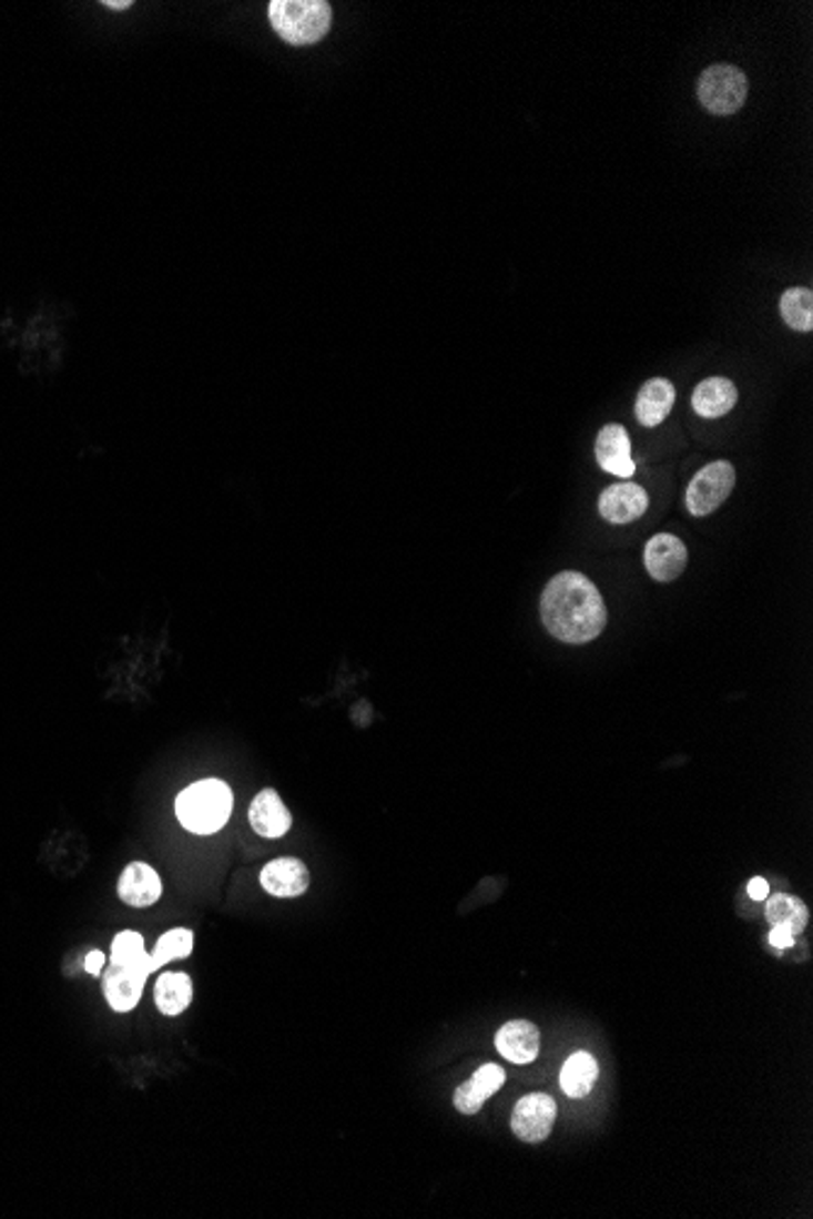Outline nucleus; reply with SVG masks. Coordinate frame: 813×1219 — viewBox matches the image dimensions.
I'll return each mask as SVG.
<instances>
[{"instance_id":"nucleus-1","label":"nucleus","mask_w":813,"mask_h":1219,"mask_svg":"<svg viewBox=\"0 0 813 1219\" xmlns=\"http://www.w3.org/2000/svg\"><path fill=\"white\" fill-rule=\"evenodd\" d=\"M541 619L553 638L582 646L604 631L607 609L590 577L568 570L548 582L541 597Z\"/></svg>"},{"instance_id":"nucleus-2","label":"nucleus","mask_w":813,"mask_h":1219,"mask_svg":"<svg viewBox=\"0 0 813 1219\" xmlns=\"http://www.w3.org/2000/svg\"><path fill=\"white\" fill-rule=\"evenodd\" d=\"M232 789L220 779H203L183 789L176 799V815L183 827L197 835L217 833L232 815Z\"/></svg>"},{"instance_id":"nucleus-20","label":"nucleus","mask_w":813,"mask_h":1219,"mask_svg":"<svg viewBox=\"0 0 813 1219\" xmlns=\"http://www.w3.org/2000/svg\"><path fill=\"white\" fill-rule=\"evenodd\" d=\"M154 1000H156V1008L169 1015V1017H176L181 1015L187 1005H191L193 1000V982L187 974H164L159 976L156 982V991H154Z\"/></svg>"},{"instance_id":"nucleus-27","label":"nucleus","mask_w":813,"mask_h":1219,"mask_svg":"<svg viewBox=\"0 0 813 1219\" xmlns=\"http://www.w3.org/2000/svg\"><path fill=\"white\" fill-rule=\"evenodd\" d=\"M103 6L110 8V10H128V8H132L130 0H122V3H118V0H105Z\"/></svg>"},{"instance_id":"nucleus-18","label":"nucleus","mask_w":813,"mask_h":1219,"mask_svg":"<svg viewBox=\"0 0 813 1219\" xmlns=\"http://www.w3.org/2000/svg\"><path fill=\"white\" fill-rule=\"evenodd\" d=\"M110 964H120V966H124V969H130V972L140 974L144 978H149L156 972V966L152 962V954L144 949L142 935L132 933V930H124V933L115 935V939H112Z\"/></svg>"},{"instance_id":"nucleus-8","label":"nucleus","mask_w":813,"mask_h":1219,"mask_svg":"<svg viewBox=\"0 0 813 1219\" xmlns=\"http://www.w3.org/2000/svg\"><path fill=\"white\" fill-rule=\"evenodd\" d=\"M594 456H597L599 468H602L609 475H617V477H623V480H629V477L636 473V463L631 458L629 434L621 424H609V426H604L602 431H599L597 446H594Z\"/></svg>"},{"instance_id":"nucleus-14","label":"nucleus","mask_w":813,"mask_h":1219,"mask_svg":"<svg viewBox=\"0 0 813 1219\" xmlns=\"http://www.w3.org/2000/svg\"><path fill=\"white\" fill-rule=\"evenodd\" d=\"M505 1071L497 1064H485L472 1074L470 1080L460 1084L454 1093V1105L463 1115L480 1113L487 1098H492L495 1093L505 1086Z\"/></svg>"},{"instance_id":"nucleus-17","label":"nucleus","mask_w":813,"mask_h":1219,"mask_svg":"<svg viewBox=\"0 0 813 1219\" xmlns=\"http://www.w3.org/2000/svg\"><path fill=\"white\" fill-rule=\"evenodd\" d=\"M674 405V385L665 378L648 380L636 399V417L643 426H658Z\"/></svg>"},{"instance_id":"nucleus-3","label":"nucleus","mask_w":813,"mask_h":1219,"mask_svg":"<svg viewBox=\"0 0 813 1219\" xmlns=\"http://www.w3.org/2000/svg\"><path fill=\"white\" fill-rule=\"evenodd\" d=\"M268 18L281 40L293 47H307L329 32L332 6L324 0H273Z\"/></svg>"},{"instance_id":"nucleus-22","label":"nucleus","mask_w":813,"mask_h":1219,"mask_svg":"<svg viewBox=\"0 0 813 1219\" xmlns=\"http://www.w3.org/2000/svg\"><path fill=\"white\" fill-rule=\"evenodd\" d=\"M780 312L784 322L794 332L813 329V293L809 287H790L780 299Z\"/></svg>"},{"instance_id":"nucleus-26","label":"nucleus","mask_w":813,"mask_h":1219,"mask_svg":"<svg viewBox=\"0 0 813 1219\" xmlns=\"http://www.w3.org/2000/svg\"><path fill=\"white\" fill-rule=\"evenodd\" d=\"M103 969H105V954L100 949H93L89 957H85V972H89L91 976H98V974H103Z\"/></svg>"},{"instance_id":"nucleus-9","label":"nucleus","mask_w":813,"mask_h":1219,"mask_svg":"<svg viewBox=\"0 0 813 1219\" xmlns=\"http://www.w3.org/2000/svg\"><path fill=\"white\" fill-rule=\"evenodd\" d=\"M648 509V495L633 482H619L599 495V514L611 524H629L641 519Z\"/></svg>"},{"instance_id":"nucleus-15","label":"nucleus","mask_w":813,"mask_h":1219,"mask_svg":"<svg viewBox=\"0 0 813 1219\" xmlns=\"http://www.w3.org/2000/svg\"><path fill=\"white\" fill-rule=\"evenodd\" d=\"M146 978L124 969L120 964H110L103 972V993L115 1013H130L142 1000Z\"/></svg>"},{"instance_id":"nucleus-13","label":"nucleus","mask_w":813,"mask_h":1219,"mask_svg":"<svg viewBox=\"0 0 813 1219\" xmlns=\"http://www.w3.org/2000/svg\"><path fill=\"white\" fill-rule=\"evenodd\" d=\"M118 896L132 908H146L161 898V878L156 870L144 862L124 866L118 882Z\"/></svg>"},{"instance_id":"nucleus-7","label":"nucleus","mask_w":813,"mask_h":1219,"mask_svg":"<svg viewBox=\"0 0 813 1219\" xmlns=\"http://www.w3.org/2000/svg\"><path fill=\"white\" fill-rule=\"evenodd\" d=\"M646 570L658 582H672L684 572L687 568V548L678 536L672 534H658L648 540L646 552Z\"/></svg>"},{"instance_id":"nucleus-12","label":"nucleus","mask_w":813,"mask_h":1219,"mask_svg":"<svg viewBox=\"0 0 813 1219\" xmlns=\"http://www.w3.org/2000/svg\"><path fill=\"white\" fill-rule=\"evenodd\" d=\"M248 821L261 837H283L293 825V815L287 811L278 791L264 789L248 806Z\"/></svg>"},{"instance_id":"nucleus-19","label":"nucleus","mask_w":813,"mask_h":1219,"mask_svg":"<svg viewBox=\"0 0 813 1219\" xmlns=\"http://www.w3.org/2000/svg\"><path fill=\"white\" fill-rule=\"evenodd\" d=\"M597 1076H599V1066L592 1054L575 1052L560 1071V1088L566 1090L568 1098L580 1100L585 1096H590V1090L597 1084Z\"/></svg>"},{"instance_id":"nucleus-10","label":"nucleus","mask_w":813,"mask_h":1219,"mask_svg":"<svg viewBox=\"0 0 813 1219\" xmlns=\"http://www.w3.org/2000/svg\"><path fill=\"white\" fill-rule=\"evenodd\" d=\"M495 1045H497V1052L511 1064H531L536 1057H539L541 1033L539 1027L529 1020H511L499 1027Z\"/></svg>"},{"instance_id":"nucleus-24","label":"nucleus","mask_w":813,"mask_h":1219,"mask_svg":"<svg viewBox=\"0 0 813 1219\" xmlns=\"http://www.w3.org/2000/svg\"><path fill=\"white\" fill-rule=\"evenodd\" d=\"M770 945L778 947V949H786L794 945V935L790 933V930L784 927H772L770 930Z\"/></svg>"},{"instance_id":"nucleus-16","label":"nucleus","mask_w":813,"mask_h":1219,"mask_svg":"<svg viewBox=\"0 0 813 1219\" xmlns=\"http://www.w3.org/2000/svg\"><path fill=\"white\" fill-rule=\"evenodd\" d=\"M738 402V389L729 378H709L699 383L692 395V407L704 419H719L729 414Z\"/></svg>"},{"instance_id":"nucleus-23","label":"nucleus","mask_w":813,"mask_h":1219,"mask_svg":"<svg viewBox=\"0 0 813 1219\" xmlns=\"http://www.w3.org/2000/svg\"><path fill=\"white\" fill-rule=\"evenodd\" d=\"M193 945H195V937L191 930L185 927H176V930H169V933L159 939L156 949L152 952V962L159 969V966H164L173 959H185L191 957L193 952Z\"/></svg>"},{"instance_id":"nucleus-25","label":"nucleus","mask_w":813,"mask_h":1219,"mask_svg":"<svg viewBox=\"0 0 813 1219\" xmlns=\"http://www.w3.org/2000/svg\"><path fill=\"white\" fill-rule=\"evenodd\" d=\"M748 896L753 898V901H765V898L770 896V886H768L765 878H760V876L750 878V884H748Z\"/></svg>"},{"instance_id":"nucleus-4","label":"nucleus","mask_w":813,"mask_h":1219,"mask_svg":"<svg viewBox=\"0 0 813 1219\" xmlns=\"http://www.w3.org/2000/svg\"><path fill=\"white\" fill-rule=\"evenodd\" d=\"M699 100L714 115H733L748 98L745 73L731 64L709 67L699 79Z\"/></svg>"},{"instance_id":"nucleus-11","label":"nucleus","mask_w":813,"mask_h":1219,"mask_svg":"<svg viewBox=\"0 0 813 1219\" xmlns=\"http://www.w3.org/2000/svg\"><path fill=\"white\" fill-rule=\"evenodd\" d=\"M261 886H264L271 896L295 898L309 888V872L299 860H293V857L273 860L264 866V872H261Z\"/></svg>"},{"instance_id":"nucleus-6","label":"nucleus","mask_w":813,"mask_h":1219,"mask_svg":"<svg viewBox=\"0 0 813 1219\" xmlns=\"http://www.w3.org/2000/svg\"><path fill=\"white\" fill-rule=\"evenodd\" d=\"M556 1117H558L556 1100L546 1096V1093H531V1096L521 1098L517 1103L515 1113H511V1132L527 1144L546 1141L550 1132H553Z\"/></svg>"},{"instance_id":"nucleus-21","label":"nucleus","mask_w":813,"mask_h":1219,"mask_svg":"<svg viewBox=\"0 0 813 1219\" xmlns=\"http://www.w3.org/2000/svg\"><path fill=\"white\" fill-rule=\"evenodd\" d=\"M765 915H768V923H772V927L790 930L794 937L802 933V930L809 923L806 903L802 898L790 896V894H778V896L768 898Z\"/></svg>"},{"instance_id":"nucleus-5","label":"nucleus","mask_w":813,"mask_h":1219,"mask_svg":"<svg viewBox=\"0 0 813 1219\" xmlns=\"http://www.w3.org/2000/svg\"><path fill=\"white\" fill-rule=\"evenodd\" d=\"M733 485L735 470L729 460L709 463L707 468L694 475V480L687 487V509H690L692 517H709L711 511H717L729 499Z\"/></svg>"}]
</instances>
